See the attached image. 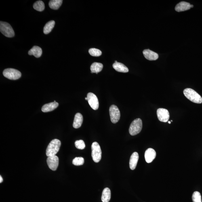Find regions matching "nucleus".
Listing matches in <instances>:
<instances>
[{"label": "nucleus", "mask_w": 202, "mask_h": 202, "mask_svg": "<svg viewBox=\"0 0 202 202\" xmlns=\"http://www.w3.org/2000/svg\"><path fill=\"white\" fill-rule=\"evenodd\" d=\"M61 145L60 140L54 139L49 143L46 149V155L48 157L56 155L59 150Z\"/></svg>", "instance_id": "obj_1"}, {"label": "nucleus", "mask_w": 202, "mask_h": 202, "mask_svg": "<svg viewBox=\"0 0 202 202\" xmlns=\"http://www.w3.org/2000/svg\"><path fill=\"white\" fill-rule=\"evenodd\" d=\"M184 94L187 98L192 102L199 104L202 103V98L200 95L193 89L190 88L185 89Z\"/></svg>", "instance_id": "obj_2"}, {"label": "nucleus", "mask_w": 202, "mask_h": 202, "mask_svg": "<svg viewBox=\"0 0 202 202\" xmlns=\"http://www.w3.org/2000/svg\"><path fill=\"white\" fill-rule=\"evenodd\" d=\"M142 128V122L141 119H137L131 123L129 129V133L131 136H135L141 131Z\"/></svg>", "instance_id": "obj_3"}, {"label": "nucleus", "mask_w": 202, "mask_h": 202, "mask_svg": "<svg viewBox=\"0 0 202 202\" xmlns=\"http://www.w3.org/2000/svg\"><path fill=\"white\" fill-rule=\"evenodd\" d=\"M0 31L2 33L7 37L12 38L14 37L15 35L14 32L12 27L7 22L1 21Z\"/></svg>", "instance_id": "obj_4"}, {"label": "nucleus", "mask_w": 202, "mask_h": 202, "mask_svg": "<svg viewBox=\"0 0 202 202\" xmlns=\"http://www.w3.org/2000/svg\"><path fill=\"white\" fill-rule=\"evenodd\" d=\"M91 149H92L91 155H92L93 160L95 163H98L101 160L102 158V150L98 142H93L91 145Z\"/></svg>", "instance_id": "obj_5"}, {"label": "nucleus", "mask_w": 202, "mask_h": 202, "mask_svg": "<svg viewBox=\"0 0 202 202\" xmlns=\"http://www.w3.org/2000/svg\"><path fill=\"white\" fill-rule=\"evenodd\" d=\"M3 74L5 78L14 80L19 79L22 76V73L19 71L13 68L5 69L4 70Z\"/></svg>", "instance_id": "obj_6"}, {"label": "nucleus", "mask_w": 202, "mask_h": 202, "mask_svg": "<svg viewBox=\"0 0 202 202\" xmlns=\"http://www.w3.org/2000/svg\"><path fill=\"white\" fill-rule=\"evenodd\" d=\"M110 120L112 123H117L120 118V112L119 108L115 105H112L109 108Z\"/></svg>", "instance_id": "obj_7"}, {"label": "nucleus", "mask_w": 202, "mask_h": 202, "mask_svg": "<svg viewBox=\"0 0 202 202\" xmlns=\"http://www.w3.org/2000/svg\"><path fill=\"white\" fill-rule=\"evenodd\" d=\"M88 102L91 107L94 110L98 109L99 103L96 95L92 93H89L87 95Z\"/></svg>", "instance_id": "obj_8"}, {"label": "nucleus", "mask_w": 202, "mask_h": 202, "mask_svg": "<svg viewBox=\"0 0 202 202\" xmlns=\"http://www.w3.org/2000/svg\"><path fill=\"white\" fill-rule=\"evenodd\" d=\"M47 163L49 169L53 171H56L58 166V158L56 155L48 157Z\"/></svg>", "instance_id": "obj_9"}, {"label": "nucleus", "mask_w": 202, "mask_h": 202, "mask_svg": "<svg viewBox=\"0 0 202 202\" xmlns=\"http://www.w3.org/2000/svg\"><path fill=\"white\" fill-rule=\"evenodd\" d=\"M157 115L159 121L166 123L168 121L169 115L168 110L164 108H159L157 110Z\"/></svg>", "instance_id": "obj_10"}, {"label": "nucleus", "mask_w": 202, "mask_h": 202, "mask_svg": "<svg viewBox=\"0 0 202 202\" xmlns=\"http://www.w3.org/2000/svg\"><path fill=\"white\" fill-rule=\"evenodd\" d=\"M156 156V152L153 149L150 148L145 152V159L147 163H149L154 160Z\"/></svg>", "instance_id": "obj_11"}, {"label": "nucleus", "mask_w": 202, "mask_h": 202, "mask_svg": "<svg viewBox=\"0 0 202 202\" xmlns=\"http://www.w3.org/2000/svg\"><path fill=\"white\" fill-rule=\"evenodd\" d=\"M143 53L145 58L148 60L150 61L156 60L158 59V58H159V55L157 53L150 50V49H144L143 51Z\"/></svg>", "instance_id": "obj_12"}, {"label": "nucleus", "mask_w": 202, "mask_h": 202, "mask_svg": "<svg viewBox=\"0 0 202 202\" xmlns=\"http://www.w3.org/2000/svg\"><path fill=\"white\" fill-rule=\"evenodd\" d=\"M190 3H186L185 2H181L179 3L176 5L175 7V10L177 12H182L186 10H189L191 7H190Z\"/></svg>", "instance_id": "obj_13"}, {"label": "nucleus", "mask_w": 202, "mask_h": 202, "mask_svg": "<svg viewBox=\"0 0 202 202\" xmlns=\"http://www.w3.org/2000/svg\"><path fill=\"white\" fill-rule=\"evenodd\" d=\"M139 159V155L138 152H134L131 155L129 160V167L132 170L136 169Z\"/></svg>", "instance_id": "obj_14"}, {"label": "nucleus", "mask_w": 202, "mask_h": 202, "mask_svg": "<svg viewBox=\"0 0 202 202\" xmlns=\"http://www.w3.org/2000/svg\"><path fill=\"white\" fill-rule=\"evenodd\" d=\"M58 104L56 102L49 103L43 106L42 108V111L43 112L52 111L58 108Z\"/></svg>", "instance_id": "obj_15"}, {"label": "nucleus", "mask_w": 202, "mask_h": 202, "mask_svg": "<svg viewBox=\"0 0 202 202\" xmlns=\"http://www.w3.org/2000/svg\"><path fill=\"white\" fill-rule=\"evenodd\" d=\"M83 121V116L79 113L76 114L74 118L73 127L75 129H78L81 127Z\"/></svg>", "instance_id": "obj_16"}, {"label": "nucleus", "mask_w": 202, "mask_h": 202, "mask_svg": "<svg viewBox=\"0 0 202 202\" xmlns=\"http://www.w3.org/2000/svg\"><path fill=\"white\" fill-rule=\"evenodd\" d=\"M113 67L116 71L123 73H127L129 71L128 68L124 64L119 62H115L113 64Z\"/></svg>", "instance_id": "obj_17"}, {"label": "nucleus", "mask_w": 202, "mask_h": 202, "mask_svg": "<svg viewBox=\"0 0 202 202\" xmlns=\"http://www.w3.org/2000/svg\"><path fill=\"white\" fill-rule=\"evenodd\" d=\"M43 51L40 47L37 46L33 47L28 52V54L31 56L33 55L36 58H39L41 56Z\"/></svg>", "instance_id": "obj_18"}, {"label": "nucleus", "mask_w": 202, "mask_h": 202, "mask_svg": "<svg viewBox=\"0 0 202 202\" xmlns=\"http://www.w3.org/2000/svg\"><path fill=\"white\" fill-rule=\"evenodd\" d=\"M103 65L99 63L94 62L91 64L90 69L91 73L98 74L102 71L103 68Z\"/></svg>", "instance_id": "obj_19"}, {"label": "nucleus", "mask_w": 202, "mask_h": 202, "mask_svg": "<svg viewBox=\"0 0 202 202\" xmlns=\"http://www.w3.org/2000/svg\"><path fill=\"white\" fill-rule=\"evenodd\" d=\"M111 198V192L109 188H106L103 190L102 196L103 202H109Z\"/></svg>", "instance_id": "obj_20"}, {"label": "nucleus", "mask_w": 202, "mask_h": 202, "mask_svg": "<svg viewBox=\"0 0 202 202\" xmlns=\"http://www.w3.org/2000/svg\"><path fill=\"white\" fill-rule=\"evenodd\" d=\"M55 24V22L54 20H51L47 23L43 28L44 33L47 35L50 33L54 28Z\"/></svg>", "instance_id": "obj_21"}, {"label": "nucleus", "mask_w": 202, "mask_h": 202, "mask_svg": "<svg viewBox=\"0 0 202 202\" xmlns=\"http://www.w3.org/2000/svg\"><path fill=\"white\" fill-rule=\"evenodd\" d=\"M62 0H52L49 2V6L51 9L57 10L62 5Z\"/></svg>", "instance_id": "obj_22"}, {"label": "nucleus", "mask_w": 202, "mask_h": 202, "mask_svg": "<svg viewBox=\"0 0 202 202\" xmlns=\"http://www.w3.org/2000/svg\"><path fill=\"white\" fill-rule=\"evenodd\" d=\"M33 8L35 10L41 12L45 9V5L43 2L41 1H37L34 3L33 5Z\"/></svg>", "instance_id": "obj_23"}, {"label": "nucleus", "mask_w": 202, "mask_h": 202, "mask_svg": "<svg viewBox=\"0 0 202 202\" xmlns=\"http://www.w3.org/2000/svg\"><path fill=\"white\" fill-rule=\"evenodd\" d=\"M88 52L91 56L94 57H99L102 54V51L99 49L94 48L89 49Z\"/></svg>", "instance_id": "obj_24"}, {"label": "nucleus", "mask_w": 202, "mask_h": 202, "mask_svg": "<svg viewBox=\"0 0 202 202\" xmlns=\"http://www.w3.org/2000/svg\"><path fill=\"white\" fill-rule=\"evenodd\" d=\"M192 199L193 202H202L200 193L199 192H194L192 196Z\"/></svg>", "instance_id": "obj_25"}, {"label": "nucleus", "mask_w": 202, "mask_h": 202, "mask_svg": "<svg viewBox=\"0 0 202 202\" xmlns=\"http://www.w3.org/2000/svg\"><path fill=\"white\" fill-rule=\"evenodd\" d=\"M84 163V159L83 157H76L73 159L72 163L76 166H79L83 165Z\"/></svg>", "instance_id": "obj_26"}, {"label": "nucleus", "mask_w": 202, "mask_h": 202, "mask_svg": "<svg viewBox=\"0 0 202 202\" xmlns=\"http://www.w3.org/2000/svg\"><path fill=\"white\" fill-rule=\"evenodd\" d=\"M75 146L78 149H83L85 147L84 142L83 140L76 141L75 142Z\"/></svg>", "instance_id": "obj_27"}, {"label": "nucleus", "mask_w": 202, "mask_h": 202, "mask_svg": "<svg viewBox=\"0 0 202 202\" xmlns=\"http://www.w3.org/2000/svg\"><path fill=\"white\" fill-rule=\"evenodd\" d=\"M3 178H2V177L1 176H0V183H1L2 182H3Z\"/></svg>", "instance_id": "obj_28"}, {"label": "nucleus", "mask_w": 202, "mask_h": 202, "mask_svg": "<svg viewBox=\"0 0 202 202\" xmlns=\"http://www.w3.org/2000/svg\"><path fill=\"white\" fill-rule=\"evenodd\" d=\"M190 7H191V8H193L194 7L193 5H190Z\"/></svg>", "instance_id": "obj_29"}, {"label": "nucleus", "mask_w": 202, "mask_h": 202, "mask_svg": "<svg viewBox=\"0 0 202 202\" xmlns=\"http://www.w3.org/2000/svg\"><path fill=\"white\" fill-rule=\"evenodd\" d=\"M168 123L169 124H171V121H168Z\"/></svg>", "instance_id": "obj_30"}, {"label": "nucleus", "mask_w": 202, "mask_h": 202, "mask_svg": "<svg viewBox=\"0 0 202 202\" xmlns=\"http://www.w3.org/2000/svg\"><path fill=\"white\" fill-rule=\"evenodd\" d=\"M85 99L86 100H88V98H85Z\"/></svg>", "instance_id": "obj_31"}, {"label": "nucleus", "mask_w": 202, "mask_h": 202, "mask_svg": "<svg viewBox=\"0 0 202 202\" xmlns=\"http://www.w3.org/2000/svg\"><path fill=\"white\" fill-rule=\"evenodd\" d=\"M172 121H172V120H171V122H172Z\"/></svg>", "instance_id": "obj_32"}]
</instances>
